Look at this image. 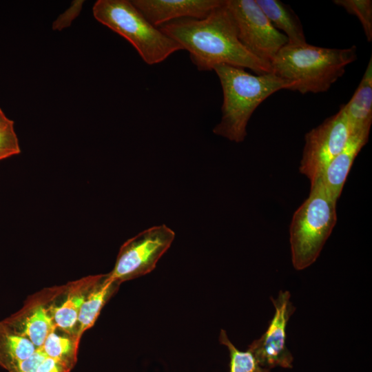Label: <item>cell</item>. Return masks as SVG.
Wrapping results in <instances>:
<instances>
[{
	"mask_svg": "<svg viewBox=\"0 0 372 372\" xmlns=\"http://www.w3.org/2000/svg\"><path fill=\"white\" fill-rule=\"evenodd\" d=\"M158 28L189 52L200 71L228 65L250 69L256 74L272 72L269 63L251 54L239 40L226 0L203 19H180Z\"/></svg>",
	"mask_w": 372,
	"mask_h": 372,
	"instance_id": "6da1fadb",
	"label": "cell"
},
{
	"mask_svg": "<svg viewBox=\"0 0 372 372\" xmlns=\"http://www.w3.org/2000/svg\"><path fill=\"white\" fill-rule=\"evenodd\" d=\"M358 57L357 47L329 48L287 43L271 62L272 72L301 94L325 92Z\"/></svg>",
	"mask_w": 372,
	"mask_h": 372,
	"instance_id": "7a4b0ae2",
	"label": "cell"
},
{
	"mask_svg": "<svg viewBox=\"0 0 372 372\" xmlns=\"http://www.w3.org/2000/svg\"><path fill=\"white\" fill-rule=\"evenodd\" d=\"M216 73L223 94L221 120L213 132L230 141L242 142L248 122L258 106L273 93L290 85L273 72L251 74L244 68L219 65Z\"/></svg>",
	"mask_w": 372,
	"mask_h": 372,
	"instance_id": "3957f363",
	"label": "cell"
},
{
	"mask_svg": "<svg viewBox=\"0 0 372 372\" xmlns=\"http://www.w3.org/2000/svg\"><path fill=\"white\" fill-rule=\"evenodd\" d=\"M337 201L321 183L311 184L309 196L294 212L289 227L295 269L303 270L318 258L337 222Z\"/></svg>",
	"mask_w": 372,
	"mask_h": 372,
	"instance_id": "277c9868",
	"label": "cell"
},
{
	"mask_svg": "<svg viewBox=\"0 0 372 372\" xmlns=\"http://www.w3.org/2000/svg\"><path fill=\"white\" fill-rule=\"evenodd\" d=\"M94 18L125 39L148 65L164 61L183 50L176 41L153 25L128 0H98L92 8Z\"/></svg>",
	"mask_w": 372,
	"mask_h": 372,
	"instance_id": "5b68a950",
	"label": "cell"
},
{
	"mask_svg": "<svg viewBox=\"0 0 372 372\" xmlns=\"http://www.w3.org/2000/svg\"><path fill=\"white\" fill-rule=\"evenodd\" d=\"M174 238V231L165 225L141 231L121 246L110 277L120 283L150 273Z\"/></svg>",
	"mask_w": 372,
	"mask_h": 372,
	"instance_id": "8992f818",
	"label": "cell"
},
{
	"mask_svg": "<svg viewBox=\"0 0 372 372\" xmlns=\"http://www.w3.org/2000/svg\"><path fill=\"white\" fill-rule=\"evenodd\" d=\"M226 3L242 44L254 56L270 64L289 43L287 37L271 24L256 0H226Z\"/></svg>",
	"mask_w": 372,
	"mask_h": 372,
	"instance_id": "52a82bcc",
	"label": "cell"
},
{
	"mask_svg": "<svg viewBox=\"0 0 372 372\" xmlns=\"http://www.w3.org/2000/svg\"><path fill=\"white\" fill-rule=\"evenodd\" d=\"M351 134L342 107L308 132L300 160V172L314 183L328 164L343 149Z\"/></svg>",
	"mask_w": 372,
	"mask_h": 372,
	"instance_id": "ba28073f",
	"label": "cell"
},
{
	"mask_svg": "<svg viewBox=\"0 0 372 372\" xmlns=\"http://www.w3.org/2000/svg\"><path fill=\"white\" fill-rule=\"evenodd\" d=\"M271 300L275 309L273 316L266 331L248 346L247 351L265 369H291L293 358L287 347V327L296 309L288 291H279Z\"/></svg>",
	"mask_w": 372,
	"mask_h": 372,
	"instance_id": "9c48e42d",
	"label": "cell"
},
{
	"mask_svg": "<svg viewBox=\"0 0 372 372\" xmlns=\"http://www.w3.org/2000/svg\"><path fill=\"white\" fill-rule=\"evenodd\" d=\"M153 25L159 28L185 18L203 19L225 0H132Z\"/></svg>",
	"mask_w": 372,
	"mask_h": 372,
	"instance_id": "30bf717a",
	"label": "cell"
},
{
	"mask_svg": "<svg viewBox=\"0 0 372 372\" xmlns=\"http://www.w3.org/2000/svg\"><path fill=\"white\" fill-rule=\"evenodd\" d=\"M369 137V133L351 134L343 149L328 164L314 182L321 183L336 200L341 195L356 156L368 142Z\"/></svg>",
	"mask_w": 372,
	"mask_h": 372,
	"instance_id": "8fae6325",
	"label": "cell"
},
{
	"mask_svg": "<svg viewBox=\"0 0 372 372\" xmlns=\"http://www.w3.org/2000/svg\"><path fill=\"white\" fill-rule=\"evenodd\" d=\"M351 134L370 133L372 123V58L349 102L342 105Z\"/></svg>",
	"mask_w": 372,
	"mask_h": 372,
	"instance_id": "7c38bea8",
	"label": "cell"
},
{
	"mask_svg": "<svg viewBox=\"0 0 372 372\" xmlns=\"http://www.w3.org/2000/svg\"><path fill=\"white\" fill-rule=\"evenodd\" d=\"M271 24L287 38L289 44L307 43L301 21L287 4L278 0H256Z\"/></svg>",
	"mask_w": 372,
	"mask_h": 372,
	"instance_id": "4fadbf2b",
	"label": "cell"
},
{
	"mask_svg": "<svg viewBox=\"0 0 372 372\" xmlns=\"http://www.w3.org/2000/svg\"><path fill=\"white\" fill-rule=\"evenodd\" d=\"M119 283L112 280L109 273L99 276L93 289L85 297L79 311L76 340L92 327L96 320L103 305L114 293Z\"/></svg>",
	"mask_w": 372,
	"mask_h": 372,
	"instance_id": "5bb4252c",
	"label": "cell"
},
{
	"mask_svg": "<svg viewBox=\"0 0 372 372\" xmlns=\"http://www.w3.org/2000/svg\"><path fill=\"white\" fill-rule=\"evenodd\" d=\"M14 331L29 339L37 349H40L56 326L47 309L39 305L25 318L14 317L3 322Z\"/></svg>",
	"mask_w": 372,
	"mask_h": 372,
	"instance_id": "9a60e30c",
	"label": "cell"
},
{
	"mask_svg": "<svg viewBox=\"0 0 372 372\" xmlns=\"http://www.w3.org/2000/svg\"><path fill=\"white\" fill-rule=\"evenodd\" d=\"M37 351L27 338L0 323V366L8 372Z\"/></svg>",
	"mask_w": 372,
	"mask_h": 372,
	"instance_id": "2e32d148",
	"label": "cell"
},
{
	"mask_svg": "<svg viewBox=\"0 0 372 372\" xmlns=\"http://www.w3.org/2000/svg\"><path fill=\"white\" fill-rule=\"evenodd\" d=\"M79 342L68 337L52 332L39 349L47 357L61 361L72 368L76 358Z\"/></svg>",
	"mask_w": 372,
	"mask_h": 372,
	"instance_id": "e0dca14e",
	"label": "cell"
},
{
	"mask_svg": "<svg viewBox=\"0 0 372 372\" xmlns=\"http://www.w3.org/2000/svg\"><path fill=\"white\" fill-rule=\"evenodd\" d=\"M85 297L81 293H71L54 309L52 317L56 327L68 333L73 331L78 322L80 309Z\"/></svg>",
	"mask_w": 372,
	"mask_h": 372,
	"instance_id": "ac0fdd59",
	"label": "cell"
},
{
	"mask_svg": "<svg viewBox=\"0 0 372 372\" xmlns=\"http://www.w3.org/2000/svg\"><path fill=\"white\" fill-rule=\"evenodd\" d=\"M219 342L228 349L230 357L229 372H269V369L258 364L251 352L238 349L223 329L220 331Z\"/></svg>",
	"mask_w": 372,
	"mask_h": 372,
	"instance_id": "d6986e66",
	"label": "cell"
},
{
	"mask_svg": "<svg viewBox=\"0 0 372 372\" xmlns=\"http://www.w3.org/2000/svg\"><path fill=\"white\" fill-rule=\"evenodd\" d=\"M334 3L343 8L349 14L355 16L360 21L366 38L372 41V1L371 0H334Z\"/></svg>",
	"mask_w": 372,
	"mask_h": 372,
	"instance_id": "ffe728a7",
	"label": "cell"
},
{
	"mask_svg": "<svg viewBox=\"0 0 372 372\" xmlns=\"http://www.w3.org/2000/svg\"><path fill=\"white\" fill-rule=\"evenodd\" d=\"M21 153L14 123L8 118L0 124V161Z\"/></svg>",
	"mask_w": 372,
	"mask_h": 372,
	"instance_id": "44dd1931",
	"label": "cell"
},
{
	"mask_svg": "<svg viewBox=\"0 0 372 372\" xmlns=\"http://www.w3.org/2000/svg\"><path fill=\"white\" fill-rule=\"evenodd\" d=\"M83 0H74L71 3L70 6L61 14L52 23V28L55 31L62 30L70 26L72 21L79 15L83 5Z\"/></svg>",
	"mask_w": 372,
	"mask_h": 372,
	"instance_id": "7402d4cb",
	"label": "cell"
},
{
	"mask_svg": "<svg viewBox=\"0 0 372 372\" xmlns=\"http://www.w3.org/2000/svg\"><path fill=\"white\" fill-rule=\"evenodd\" d=\"M45 357L40 349H37L34 355L19 363L9 372H36L38 366Z\"/></svg>",
	"mask_w": 372,
	"mask_h": 372,
	"instance_id": "603a6c76",
	"label": "cell"
},
{
	"mask_svg": "<svg viewBox=\"0 0 372 372\" xmlns=\"http://www.w3.org/2000/svg\"><path fill=\"white\" fill-rule=\"evenodd\" d=\"M71 369L61 361L45 357L38 366L36 372H68Z\"/></svg>",
	"mask_w": 372,
	"mask_h": 372,
	"instance_id": "cb8c5ba5",
	"label": "cell"
},
{
	"mask_svg": "<svg viewBox=\"0 0 372 372\" xmlns=\"http://www.w3.org/2000/svg\"><path fill=\"white\" fill-rule=\"evenodd\" d=\"M8 118L6 116L3 111L0 108V124Z\"/></svg>",
	"mask_w": 372,
	"mask_h": 372,
	"instance_id": "d4e9b609",
	"label": "cell"
}]
</instances>
